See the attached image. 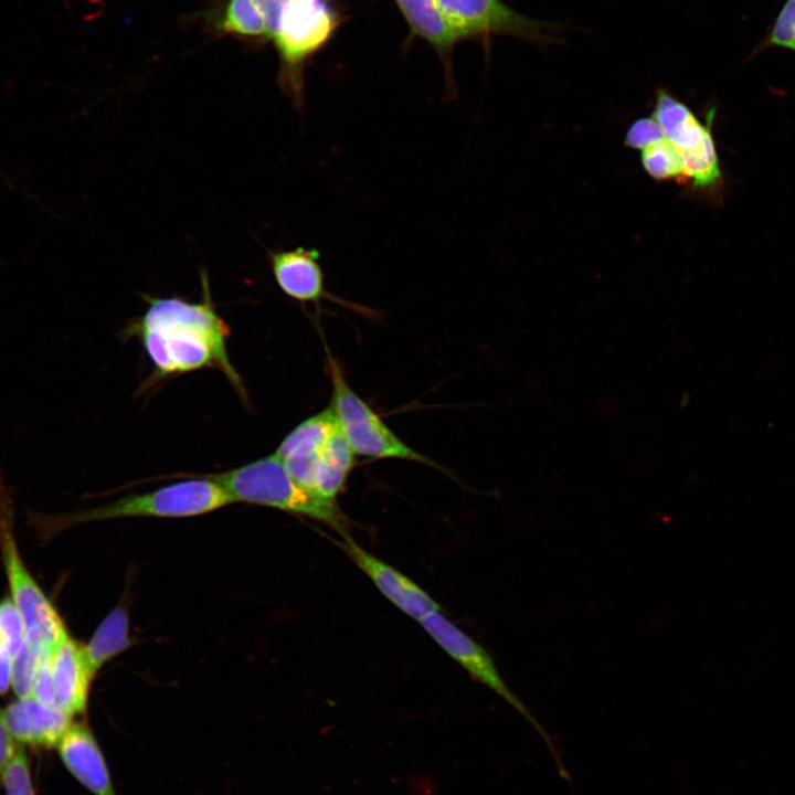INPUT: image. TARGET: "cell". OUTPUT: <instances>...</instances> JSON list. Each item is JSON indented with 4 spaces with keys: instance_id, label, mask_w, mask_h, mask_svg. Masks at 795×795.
<instances>
[{
    "instance_id": "obj_17",
    "label": "cell",
    "mask_w": 795,
    "mask_h": 795,
    "mask_svg": "<svg viewBox=\"0 0 795 795\" xmlns=\"http://www.w3.org/2000/svg\"><path fill=\"white\" fill-rule=\"evenodd\" d=\"M411 29L441 51L463 35L444 17L436 0H395Z\"/></svg>"
},
{
    "instance_id": "obj_19",
    "label": "cell",
    "mask_w": 795,
    "mask_h": 795,
    "mask_svg": "<svg viewBox=\"0 0 795 795\" xmlns=\"http://www.w3.org/2000/svg\"><path fill=\"white\" fill-rule=\"evenodd\" d=\"M640 158L645 171L655 180L678 179L683 182L680 152L669 140L664 139L645 148Z\"/></svg>"
},
{
    "instance_id": "obj_21",
    "label": "cell",
    "mask_w": 795,
    "mask_h": 795,
    "mask_svg": "<svg viewBox=\"0 0 795 795\" xmlns=\"http://www.w3.org/2000/svg\"><path fill=\"white\" fill-rule=\"evenodd\" d=\"M222 28L239 35H267L264 19L253 0H230Z\"/></svg>"
},
{
    "instance_id": "obj_8",
    "label": "cell",
    "mask_w": 795,
    "mask_h": 795,
    "mask_svg": "<svg viewBox=\"0 0 795 795\" xmlns=\"http://www.w3.org/2000/svg\"><path fill=\"white\" fill-rule=\"evenodd\" d=\"M10 521L0 513V549L10 597L22 615L28 640L52 649L67 635V630L54 605L24 564Z\"/></svg>"
},
{
    "instance_id": "obj_5",
    "label": "cell",
    "mask_w": 795,
    "mask_h": 795,
    "mask_svg": "<svg viewBox=\"0 0 795 795\" xmlns=\"http://www.w3.org/2000/svg\"><path fill=\"white\" fill-rule=\"evenodd\" d=\"M327 364L332 384L330 405L356 455L381 459L398 458L441 468L396 436L380 415L352 390L341 365L330 353Z\"/></svg>"
},
{
    "instance_id": "obj_3",
    "label": "cell",
    "mask_w": 795,
    "mask_h": 795,
    "mask_svg": "<svg viewBox=\"0 0 795 795\" xmlns=\"http://www.w3.org/2000/svg\"><path fill=\"white\" fill-rule=\"evenodd\" d=\"M222 485L234 501H245L303 515L346 532L347 519L336 499L308 490L269 455L244 466L209 476Z\"/></svg>"
},
{
    "instance_id": "obj_12",
    "label": "cell",
    "mask_w": 795,
    "mask_h": 795,
    "mask_svg": "<svg viewBox=\"0 0 795 795\" xmlns=\"http://www.w3.org/2000/svg\"><path fill=\"white\" fill-rule=\"evenodd\" d=\"M316 248L268 251L267 259L277 286L289 298L300 303L319 304L336 299L326 289L325 274Z\"/></svg>"
},
{
    "instance_id": "obj_7",
    "label": "cell",
    "mask_w": 795,
    "mask_h": 795,
    "mask_svg": "<svg viewBox=\"0 0 795 795\" xmlns=\"http://www.w3.org/2000/svg\"><path fill=\"white\" fill-rule=\"evenodd\" d=\"M420 623L439 644V646L458 664H460L475 679L495 691L524 717V719L537 730L547 744L556 763L560 776L565 781L571 782L570 774L563 764L561 755L550 734L507 686L500 676L492 657L478 643L466 635L439 612L428 614L422 618Z\"/></svg>"
},
{
    "instance_id": "obj_27",
    "label": "cell",
    "mask_w": 795,
    "mask_h": 795,
    "mask_svg": "<svg viewBox=\"0 0 795 795\" xmlns=\"http://www.w3.org/2000/svg\"><path fill=\"white\" fill-rule=\"evenodd\" d=\"M287 1L288 0H253L264 19L267 36H274Z\"/></svg>"
},
{
    "instance_id": "obj_2",
    "label": "cell",
    "mask_w": 795,
    "mask_h": 795,
    "mask_svg": "<svg viewBox=\"0 0 795 795\" xmlns=\"http://www.w3.org/2000/svg\"><path fill=\"white\" fill-rule=\"evenodd\" d=\"M275 455L298 484L329 499L343 489L356 456L331 405L299 423Z\"/></svg>"
},
{
    "instance_id": "obj_4",
    "label": "cell",
    "mask_w": 795,
    "mask_h": 795,
    "mask_svg": "<svg viewBox=\"0 0 795 795\" xmlns=\"http://www.w3.org/2000/svg\"><path fill=\"white\" fill-rule=\"evenodd\" d=\"M227 490L210 477L174 483L149 492L121 497L93 509L60 516L57 529L75 523L129 517H192L234 504Z\"/></svg>"
},
{
    "instance_id": "obj_20",
    "label": "cell",
    "mask_w": 795,
    "mask_h": 795,
    "mask_svg": "<svg viewBox=\"0 0 795 795\" xmlns=\"http://www.w3.org/2000/svg\"><path fill=\"white\" fill-rule=\"evenodd\" d=\"M50 650L26 640L22 649L12 658L11 688L17 697L31 696L39 665Z\"/></svg>"
},
{
    "instance_id": "obj_23",
    "label": "cell",
    "mask_w": 795,
    "mask_h": 795,
    "mask_svg": "<svg viewBox=\"0 0 795 795\" xmlns=\"http://www.w3.org/2000/svg\"><path fill=\"white\" fill-rule=\"evenodd\" d=\"M0 781L6 795H35L29 757L23 745H20L13 760L3 771Z\"/></svg>"
},
{
    "instance_id": "obj_22",
    "label": "cell",
    "mask_w": 795,
    "mask_h": 795,
    "mask_svg": "<svg viewBox=\"0 0 795 795\" xmlns=\"http://www.w3.org/2000/svg\"><path fill=\"white\" fill-rule=\"evenodd\" d=\"M28 640L26 628L21 613L11 597L0 601V644L12 658Z\"/></svg>"
},
{
    "instance_id": "obj_15",
    "label": "cell",
    "mask_w": 795,
    "mask_h": 795,
    "mask_svg": "<svg viewBox=\"0 0 795 795\" xmlns=\"http://www.w3.org/2000/svg\"><path fill=\"white\" fill-rule=\"evenodd\" d=\"M653 115L666 139L679 151H689L698 147L711 130L714 110L709 112L707 125H703L687 105L660 89Z\"/></svg>"
},
{
    "instance_id": "obj_16",
    "label": "cell",
    "mask_w": 795,
    "mask_h": 795,
    "mask_svg": "<svg viewBox=\"0 0 795 795\" xmlns=\"http://www.w3.org/2000/svg\"><path fill=\"white\" fill-rule=\"evenodd\" d=\"M129 621L123 606L114 607L84 646V654L93 677L112 658L130 646Z\"/></svg>"
},
{
    "instance_id": "obj_9",
    "label": "cell",
    "mask_w": 795,
    "mask_h": 795,
    "mask_svg": "<svg viewBox=\"0 0 795 795\" xmlns=\"http://www.w3.org/2000/svg\"><path fill=\"white\" fill-rule=\"evenodd\" d=\"M441 11L463 36L478 33L542 36L541 22L520 14L501 0H436Z\"/></svg>"
},
{
    "instance_id": "obj_10",
    "label": "cell",
    "mask_w": 795,
    "mask_h": 795,
    "mask_svg": "<svg viewBox=\"0 0 795 795\" xmlns=\"http://www.w3.org/2000/svg\"><path fill=\"white\" fill-rule=\"evenodd\" d=\"M340 536L342 539L337 541L338 545L402 612L418 622L431 613L439 612L441 606L415 582L364 550L347 532Z\"/></svg>"
},
{
    "instance_id": "obj_14",
    "label": "cell",
    "mask_w": 795,
    "mask_h": 795,
    "mask_svg": "<svg viewBox=\"0 0 795 795\" xmlns=\"http://www.w3.org/2000/svg\"><path fill=\"white\" fill-rule=\"evenodd\" d=\"M56 749L67 771L93 795H116L102 750L86 725L72 723Z\"/></svg>"
},
{
    "instance_id": "obj_6",
    "label": "cell",
    "mask_w": 795,
    "mask_h": 795,
    "mask_svg": "<svg viewBox=\"0 0 795 795\" xmlns=\"http://www.w3.org/2000/svg\"><path fill=\"white\" fill-rule=\"evenodd\" d=\"M336 28V15L325 0H288L273 36L280 55L278 82L299 112L304 105L303 66Z\"/></svg>"
},
{
    "instance_id": "obj_25",
    "label": "cell",
    "mask_w": 795,
    "mask_h": 795,
    "mask_svg": "<svg viewBox=\"0 0 795 795\" xmlns=\"http://www.w3.org/2000/svg\"><path fill=\"white\" fill-rule=\"evenodd\" d=\"M770 42L795 52V0H786L773 24Z\"/></svg>"
},
{
    "instance_id": "obj_24",
    "label": "cell",
    "mask_w": 795,
    "mask_h": 795,
    "mask_svg": "<svg viewBox=\"0 0 795 795\" xmlns=\"http://www.w3.org/2000/svg\"><path fill=\"white\" fill-rule=\"evenodd\" d=\"M666 139L660 126L654 117L635 120L627 129L625 145L628 148L642 149Z\"/></svg>"
},
{
    "instance_id": "obj_26",
    "label": "cell",
    "mask_w": 795,
    "mask_h": 795,
    "mask_svg": "<svg viewBox=\"0 0 795 795\" xmlns=\"http://www.w3.org/2000/svg\"><path fill=\"white\" fill-rule=\"evenodd\" d=\"M50 651L42 658L39 665L33 681L31 697L44 704L56 707L55 691L50 667Z\"/></svg>"
},
{
    "instance_id": "obj_13",
    "label": "cell",
    "mask_w": 795,
    "mask_h": 795,
    "mask_svg": "<svg viewBox=\"0 0 795 795\" xmlns=\"http://www.w3.org/2000/svg\"><path fill=\"white\" fill-rule=\"evenodd\" d=\"M56 707L71 717L83 713L87 707L93 676L88 668L84 646L65 635L50 651Z\"/></svg>"
},
{
    "instance_id": "obj_1",
    "label": "cell",
    "mask_w": 795,
    "mask_h": 795,
    "mask_svg": "<svg viewBox=\"0 0 795 795\" xmlns=\"http://www.w3.org/2000/svg\"><path fill=\"white\" fill-rule=\"evenodd\" d=\"M200 277L201 301L191 303L178 296H144L148 307L127 330L140 339L159 375L214 367L243 392L226 350L229 328L213 306L206 272L202 271Z\"/></svg>"
},
{
    "instance_id": "obj_28",
    "label": "cell",
    "mask_w": 795,
    "mask_h": 795,
    "mask_svg": "<svg viewBox=\"0 0 795 795\" xmlns=\"http://www.w3.org/2000/svg\"><path fill=\"white\" fill-rule=\"evenodd\" d=\"M19 746L20 744L10 734L0 714V776L13 760Z\"/></svg>"
},
{
    "instance_id": "obj_18",
    "label": "cell",
    "mask_w": 795,
    "mask_h": 795,
    "mask_svg": "<svg viewBox=\"0 0 795 795\" xmlns=\"http://www.w3.org/2000/svg\"><path fill=\"white\" fill-rule=\"evenodd\" d=\"M679 152L683 182L690 180L692 186L699 189H710L719 184L721 170L711 130L698 147Z\"/></svg>"
},
{
    "instance_id": "obj_11",
    "label": "cell",
    "mask_w": 795,
    "mask_h": 795,
    "mask_svg": "<svg viewBox=\"0 0 795 795\" xmlns=\"http://www.w3.org/2000/svg\"><path fill=\"white\" fill-rule=\"evenodd\" d=\"M0 714L17 743L32 748H56L72 724L70 714L31 696L18 697Z\"/></svg>"
},
{
    "instance_id": "obj_29",
    "label": "cell",
    "mask_w": 795,
    "mask_h": 795,
    "mask_svg": "<svg viewBox=\"0 0 795 795\" xmlns=\"http://www.w3.org/2000/svg\"><path fill=\"white\" fill-rule=\"evenodd\" d=\"M12 656L0 644V696H3L11 688Z\"/></svg>"
}]
</instances>
